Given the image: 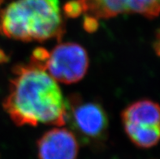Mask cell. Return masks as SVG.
<instances>
[{"label": "cell", "instance_id": "7c38bea8", "mask_svg": "<svg viewBox=\"0 0 160 159\" xmlns=\"http://www.w3.org/2000/svg\"><path fill=\"white\" fill-rule=\"evenodd\" d=\"M98 19L95 18L94 16L85 15L83 19V28L88 32H94L99 26Z\"/></svg>", "mask_w": 160, "mask_h": 159}, {"label": "cell", "instance_id": "8fae6325", "mask_svg": "<svg viewBox=\"0 0 160 159\" xmlns=\"http://www.w3.org/2000/svg\"><path fill=\"white\" fill-rule=\"evenodd\" d=\"M63 12L68 18H77L83 12V8L79 0H71L64 4Z\"/></svg>", "mask_w": 160, "mask_h": 159}, {"label": "cell", "instance_id": "4fadbf2b", "mask_svg": "<svg viewBox=\"0 0 160 159\" xmlns=\"http://www.w3.org/2000/svg\"><path fill=\"white\" fill-rule=\"evenodd\" d=\"M155 52L160 56V28L158 30L155 38Z\"/></svg>", "mask_w": 160, "mask_h": 159}, {"label": "cell", "instance_id": "277c9868", "mask_svg": "<svg viewBox=\"0 0 160 159\" xmlns=\"http://www.w3.org/2000/svg\"><path fill=\"white\" fill-rule=\"evenodd\" d=\"M89 65L88 53L76 42H60L49 54L45 70L55 81L74 84L84 78Z\"/></svg>", "mask_w": 160, "mask_h": 159}, {"label": "cell", "instance_id": "5b68a950", "mask_svg": "<svg viewBox=\"0 0 160 159\" xmlns=\"http://www.w3.org/2000/svg\"><path fill=\"white\" fill-rule=\"evenodd\" d=\"M39 159H77L79 142L69 129L55 127L37 141Z\"/></svg>", "mask_w": 160, "mask_h": 159}, {"label": "cell", "instance_id": "7a4b0ae2", "mask_svg": "<svg viewBox=\"0 0 160 159\" xmlns=\"http://www.w3.org/2000/svg\"><path fill=\"white\" fill-rule=\"evenodd\" d=\"M59 0H16L0 11V33L21 42L61 39L65 32Z\"/></svg>", "mask_w": 160, "mask_h": 159}, {"label": "cell", "instance_id": "52a82bcc", "mask_svg": "<svg viewBox=\"0 0 160 159\" xmlns=\"http://www.w3.org/2000/svg\"><path fill=\"white\" fill-rule=\"evenodd\" d=\"M85 15L97 19H109L128 14L127 0H79Z\"/></svg>", "mask_w": 160, "mask_h": 159}, {"label": "cell", "instance_id": "6da1fadb", "mask_svg": "<svg viewBox=\"0 0 160 159\" xmlns=\"http://www.w3.org/2000/svg\"><path fill=\"white\" fill-rule=\"evenodd\" d=\"M2 107L16 126L65 124V99L47 71L32 63L14 67Z\"/></svg>", "mask_w": 160, "mask_h": 159}, {"label": "cell", "instance_id": "9c48e42d", "mask_svg": "<svg viewBox=\"0 0 160 159\" xmlns=\"http://www.w3.org/2000/svg\"><path fill=\"white\" fill-rule=\"evenodd\" d=\"M134 13L155 18L160 14V0H128V14Z\"/></svg>", "mask_w": 160, "mask_h": 159}, {"label": "cell", "instance_id": "3957f363", "mask_svg": "<svg viewBox=\"0 0 160 159\" xmlns=\"http://www.w3.org/2000/svg\"><path fill=\"white\" fill-rule=\"evenodd\" d=\"M65 124L77 141L90 146H98L107 141L109 119L99 102L72 93L65 99Z\"/></svg>", "mask_w": 160, "mask_h": 159}, {"label": "cell", "instance_id": "30bf717a", "mask_svg": "<svg viewBox=\"0 0 160 159\" xmlns=\"http://www.w3.org/2000/svg\"><path fill=\"white\" fill-rule=\"evenodd\" d=\"M49 54L50 52L47 49L43 48V47H38L32 51L29 62L45 70L46 63L48 60Z\"/></svg>", "mask_w": 160, "mask_h": 159}, {"label": "cell", "instance_id": "ba28073f", "mask_svg": "<svg viewBox=\"0 0 160 159\" xmlns=\"http://www.w3.org/2000/svg\"><path fill=\"white\" fill-rule=\"evenodd\" d=\"M126 134L138 147L148 149L156 145L160 141V127H139L124 126Z\"/></svg>", "mask_w": 160, "mask_h": 159}, {"label": "cell", "instance_id": "8992f818", "mask_svg": "<svg viewBox=\"0 0 160 159\" xmlns=\"http://www.w3.org/2000/svg\"><path fill=\"white\" fill-rule=\"evenodd\" d=\"M123 125L133 127H160V106L143 99L130 104L121 113Z\"/></svg>", "mask_w": 160, "mask_h": 159}]
</instances>
